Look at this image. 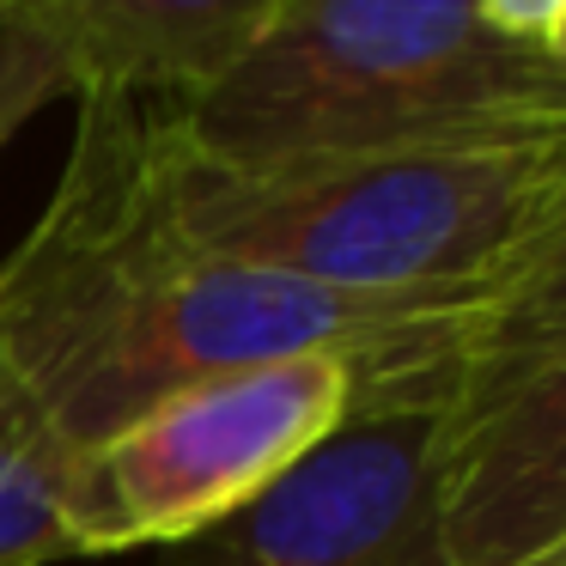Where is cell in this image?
Masks as SVG:
<instances>
[{
	"label": "cell",
	"mask_w": 566,
	"mask_h": 566,
	"mask_svg": "<svg viewBox=\"0 0 566 566\" xmlns=\"http://www.w3.org/2000/svg\"><path fill=\"white\" fill-rule=\"evenodd\" d=\"M74 104L62 177L0 256V359L74 451L177 384L286 354H354L408 402L444 408L493 286L371 298L201 250L159 189L165 104Z\"/></svg>",
	"instance_id": "6da1fadb"
},
{
	"label": "cell",
	"mask_w": 566,
	"mask_h": 566,
	"mask_svg": "<svg viewBox=\"0 0 566 566\" xmlns=\"http://www.w3.org/2000/svg\"><path fill=\"white\" fill-rule=\"evenodd\" d=\"M159 189L232 262L371 298L488 293L566 213V135L226 165L159 111Z\"/></svg>",
	"instance_id": "7a4b0ae2"
},
{
	"label": "cell",
	"mask_w": 566,
	"mask_h": 566,
	"mask_svg": "<svg viewBox=\"0 0 566 566\" xmlns=\"http://www.w3.org/2000/svg\"><path fill=\"white\" fill-rule=\"evenodd\" d=\"M171 128L226 165L566 135V62L475 0H286Z\"/></svg>",
	"instance_id": "3957f363"
},
{
	"label": "cell",
	"mask_w": 566,
	"mask_h": 566,
	"mask_svg": "<svg viewBox=\"0 0 566 566\" xmlns=\"http://www.w3.org/2000/svg\"><path fill=\"white\" fill-rule=\"evenodd\" d=\"M366 408L420 402L354 354H286L177 384L74 457V554L104 560L189 542Z\"/></svg>",
	"instance_id": "277c9868"
},
{
	"label": "cell",
	"mask_w": 566,
	"mask_h": 566,
	"mask_svg": "<svg viewBox=\"0 0 566 566\" xmlns=\"http://www.w3.org/2000/svg\"><path fill=\"white\" fill-rule=\"evenodd\" d=\"M457 566H517L566 536V213L493 286L439 408Z\"/></svg>",
	"instance_id": "5b68a950"
},
{
	"label": "cell",
	"mask_w": 566,
	"mask_h": 566,
	"mask_svg": "<svg viewBox=\"0 0 566 566\" xmlns=\"http://www.w3.org/2000/svg\"><path fill=\"white\" fill-rule=\"evenodd\" d=\"M153 566H457L439 500V415L366 408L232 517Z\"/></svg>",
	"instance_id": "8992f818"
},
{
	"label": "cell",
	"mask_w": 566,
	"mask_h": 566,
	"mask_svg": "<svg viewBox=\"0 0 566 566\" xmlns=\"http://www.w3.org/2000/svg\"><path fill=\"white\" fill-rule=\"evenodd\" d=\"M281 7L286 0H13V13L74 62L80 92H123L165 111L208 92Z\"/></svg>",
	"instance_id": "52a82bcc"
},
{
	"label": "cell",
	"mask_w": 566,
	"mask_h": 566,
	"mask_svg": "<svg viewBox=\"0 0 566 566\" xmlns=\"http://www.w3.org/2000/svg\"><path fill=\"white\" fill-rule=\"evenodd\" d=\"M74 444L38 415L0 359V566H55L74 554Z\"/></svg>",
	"instance_id": "ba28073f"
},
{
	"label": "cell",
	"mask_w": 566,
	"mask_h": 566,
	"mask_svg": "<svg viewBox=\"0 0 566 566\" xmlns=\"http://www.w3.org/2000/svg\"><path fill=\"white\" fill-rule=\"evenodd\" d=\"M74 92H80L74 62L31 19L19 13L0 19V153L13 147L50 104L74 98Z\"/></svg>",
	"instance_id": "9c48e42d"
},
{
	"label": "cell",
	"mask_w": 566,
	"mask_h": 566,
	"mask_svg": "<svg viewBox=\"0 0 566 566\" xmlns=\"http://www.w3.org/2000/svg\"><path fill=\"white\" fill-rule=\"evenodd\" d=\"M475 7L493 31H505L512 43H530V50H554L566 25V0H475Z\"/></svg>",
	"instance_id": "30bf717a"
},
{
	"label": "cell",
	"mask_w": 566,
	"mask_h": 566,
	"mask_svg": "<svg viewBox=\"0 0 566 566\" xmlns=\"http://www.w3.org/2000/svg\"><path fill=\"white\" fill-rule=\"evenodd\" d=\"M517 566H566V536H554L548 548H536L530 560H517Z\"/></svg>",
	"instance_id": "8fae6325"
},
{
	"label": "cell",
	"mask_w": 566,
	"mask_h": 566,
	"mask_svg": "<svg viewBox=\"0 0 566 566\" xmlns=\"http://www.w3.org/2000/svg\"><path fill=\"white\" fill-rule=\"evenodd\" d=\"M554 55H560V62H566V25H560V38H554Z\"/></svg>",
	"instance_id": "7c38bea8"
},
{
	"label": "cell",
	"mask_w": 566,
	"mask_h": 566,
	"mask_svg": "<svg viewBox=\"0 0 566 566\" xmlns=\"http://www.w3.org/2000/svg\"><path fill=\"white\" fill-rule=\"evenodd\" d=\"M7 13H13V0H0V19H7Z\"/></svg>",
	"instance_id": "4fadbf2b"
}]
</instances>
